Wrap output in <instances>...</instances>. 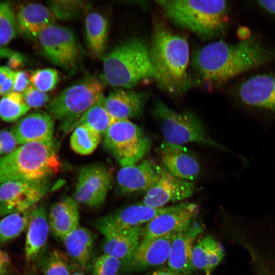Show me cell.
<instances>
[{
    "instance_id": "obj_42",
    "label": "cell",
    "mask_w": 275,
    "mask_h": 275,
    "mask_svg": "<svg viewBox=\"0 0 275 275\" xmlns=\"http://www.w3.org/2000/svg\"><path fill=\"white\" fill-rule=\"evenodd\" d=\"M16 71L12 72L6 81L0 88V96H6L13 92Z\"/></svg>"
},
{
    "instance_id": "obj_1",
    "label": "cell",
    "mask_w": 275,
    "mask_h": 275,
    "mask_svg": "<svg viewBox=\"0 0 275 275\" xmlns=\"http://www.w3.org/2000/svg\"><path fill=\"white\" fill-rule=\"evenodd\" d=\"M149 48L157 86L173 96L184 94L193 86L186 37L157 19L153 23Z\"/></svg>"
},
{
    "instance_id": "obj_48",
    "label": "cell",
    "mask_w": 275,
    "mask_h": 275,
    "mask_svg": "<svg viewBox=\"0 0 275 275\" xmlns=\"http://www.w3.org/2000/svg\"><path fill=\"white\" fill-rule=\"evenodd\" d=\"M70 275H86V274L80 271H78V270L73 271L72 270Z\"/></svg>"
},
{
    "instance_id": "obj_47",
    "label": "cell",
    "mask_w": 275,
    "mask_h": 275,
    "mask_svg": "<svg viewBox=\"0 0 275 275\" xmlns=\"http://www.w3.org/2000/svg\"><path fill=\"white\" fill-rule=\"evenodd\" d=\"M257 275H275V268H269L262 270Z\"/></svg>"
},
{
    "instance_id": "obj_46",
    "label": "cell",
    "mask_w": 275,
    "mask_h": 275,
    "mask_svg": "<svg viewBox=\"0 0 275 275\" xmlns=\"http://www.w3.org/2000/svg\"><path fill=\"white\" fill-rule=\"evenodd\" d=\"M13 71L7 66H0V88L6 81Z\"/></svg>"
},
{
    "instance_id": "obj_19",
    "label": "cell",
    "mask_w": 275,
    "mask_h": 275,
    "mask_svg": "<svg viewBox=\"0 0 275 275\" xmlns=\"http://www.w3.org/2000/svg\"><path fill=\"white\" fill-rule=\"evenodd\" d=\"M53 118L46 111H35L19 119L10 131L18 145L53 140Z\"/></svg>"
},
{
    "instance_id": "obj_40",
    "label": "cell",
    "mask_w": 275,
    "mask_h": 275,
    "mask_svg": "<svg viewBox=\"0 0 275 275\" xmlns=\"http://www.w3.org/2000/svg\"><path fill=\"white\" fill-rule=\"evenodd\" d=\"M12 264L8 254L0 249V275H9Z\"/></svg>"
},
{
    "instance_id": "obj_11",
    "label": "cell",
    "mask_w": 275,
    "mask_h": 275,
    "mask_svg": "<svg viewBox=\"0 0 275 275\" xmlns=\"http://www.w3.org/2000/svg\"><path fill=\"white\" fill-rule=\"evenodd\" d=\"M48 182L10 181L0 186V216L29 210L47 193Z\"/></svg>"
},
{
    "instance_id": "obj_22",
    "label": "cell",
    "mask_w": 275,
    "mask_h": 275,
    "mask_svg": "<svg viewBox=\"0 0 275 275\" xmlns=\"http://www.w3.org/2000/svg\"><path fill=\"white\" fill-rule=\"evenodd\" d=\"M148 98L146 92L117 88L104 98V106L115 121L129 120L142 114Z\"/></svg>"
},
{
    "instance_id": "obj_36",
    "label": "cell",
    "mask_w": 275,
    "mask_h": 275,
    "mask_svg": "<svg viewBox=\"0 0 275 275\" xmlns=\"http://www.w3.org/2000/svg\"><path fill=\"white\" fill-rule=\"evenodd\" d=\"M121 266V260L103 253L94 260L92 275H117Z\"/></svg>"
},
{
    "instance_id": "obj_32",
    "label": "cell",
    "mask_w": 275,
    "mask_h": 275,
    "mask_svg": "<svg viewBox=\"0 0 275 275\" xmlns=\"http://www.w3.org/2000/svg\"><path fill=\"white\" fill-rule=\"evenodd\" d=\"M18 33L15 11L11 2L0 1V47H6Z\"/></svg>"
},
{
    "instance_id": "obj_5",
    "label": "cell",
    "mask_w": 275,
    "mask_h": 275,
    "mask_svg": "<svg viewBox=\"0 0 275 275\" xmlns=\"http://www.w3.org/2000/svg\"><path fill=\"white\" fill-rule=\"evenodd\" d=\"M153 114L157 119L164 142L182 145L197 143L228 151L207 132L198 116L192 111L176 112L159 98H155Z\"/></svg>"
},
{
    "instance_id": "obj_23",
    "label": "cell",
    "mask_w": 275,
    "mask_h": 275,
    "mask_svg": "<svg viewBox=\"0 0 275 275\" xmlns=\"http://www.w3.org/2000/svg\"><path fill=\"white\" fill-rule=\"evenodd\" d=\"M15 17L18 33L30 39L39 34L56 20L49 7L38 3L21 4L17 6Z\"/></svg>"
},
{
    "instance_id": "obj_25",
    "label": "cell",
    "mask_w": 275,
    "mask_h": 275,
    "mask_svg": "<svg viewBox=\"0 0 275 275\" xmlns=\"http://www.w3.org/2000/svg\"><path fill=\"white\" fill-rule=\"evenodd\" d=\"M225 254L219 241L211 235L201 238L194 245L192 262L195 269L202 271L205 275H211L219 264Z\"/></svg>"
},
{
    "instance_id": "obj_9",
    "label": "cell",
    "mask_w": 275,
    "mask_h": 275,
    "mask_svg": "<svg viewBox=\"0 0 275 275\" xmlns=\"http://www.w3.org/2000/svg\"><path fill=\"white\" fill-rule=\"evenodd\" d=\"M42 54L51 63L67 71L78 65L81 50L73 33L68 28L53 24L37 38Z\"/></svg>"
},
{
    "instance_id": "obj_6",
    "label": "cell",
    "mask_w": 275,
    "mask_h": 275,
    "mask_svg": "<svg viewBox=\"0 0 275 275\" xmlns=\"http://www.w3.org/2000/svg\"><path fill=\"white\" fill-rule=\"evenodd\" d=\"M266 67L242 75L232 94L242 110L272 118L275 117V67Z\"/></svg>"
},
{
    "instance_id": "obj_10",
    "label": "cell",
    "mask_w": 275,
    "mask_h": 275,
    "mask_svg": "<svg viewBox=\"0 0 275 275\" xmlns=\"http://www.w3.org/2000/svg\"><path fill=\"white\" fill-rule=\"evenodd\" d=\"M111 184V176L104 166L92 164L80 169L75 185L74 200L77 203L99 207L105 201Z\"/></svg>"
},
{
    "instance_id": "obj_34",
    "label": "cell",
    "mask_w": 275,
    "mask_h": 275,
    "mask_svg": "<svg viewBox=\"0 0 275 275\" xmlns=\"http://www.w3.org/2000/svg\"><path fill=\"white\" fill-rule=\"evenodd\" d=\"M72 271L68 257L58 250L51 252L43 263V275H70Z\"/></svg>"
},
{
    "instance_id": "obj_39",
    "label": "cell",
    "mask_w": 275,
    "mask_h": 275,
    "mask_svg": "<svg viewBox=\"0 0 275 275\" xmlns=\"http://www.w3.org/2000/svg\"><path fill=\"white\" fill-rule=\"evenodd\" d=\"M31 85L30 74L26 71H16L13 92L22 93Z\"/></svg>"
},
{
    "instance_id": "obj_14",
    "label": "cell",
    "mask_w": 275,
    "mask_h": 275,
    "mask_svg": "<svg viewBox=\"0 0 275 275\" xmlns=\"http://www.w3.org/2000/svg\"><path fill=\"white\" fill-rule=\"evenodd\" d=\"M195 190L193 182L178 178L163 168L159 180L146 192L141 203L152 208L162 207L168 203L190 198Z\"/></svg>"
},
{
    "instance_id": "obj_43",
    "label": "cell",
    "mask_w": 275,
    "mask_h": 275,
    "mask_svg": "<svg viewBox=\"0 0 275 275\" xmlns=\"http://www.w3.org/2000/svg\"><path fill=\"white\" fill-rule=\"evenodd\" d=\"M25 61L24 57L20 53L17 52L9 58L7 66L12 70L16 69L21 66Z\"/></svg>"
},
{
    "instance_id": "obj_18",
    "label": "cell",
    "mask_w": 275,
    "mask_h": 275,
    "mask_svg": "<svg viewBox=\"0 0 275 275\" xmlns=\"http://www.w3.org/2000/svg\"><path fill=\"white\" fill-rule=\"evenodd\" d=\"M203 231L202 225L194 221L174 237L167 261L168 267L175 271L190 275L195 269L192 262L194 243Z\"/></svg>"
},
{
    "instance_id": "obj_12",
    "label": "cell",
    "mask_w": 275,
    "mask_h": 275,
    "mask_svg": "<svg viewBox=\"0 0 275 275\" xmlns=\"http://www.w3.org/2000/svg\"><path fill=\"white\" fill-rule=\"evenodd\" d=\"M198 211V205L194 203L176 204L173 209L157 216L143 226L142 240L178 233L185 229L195 220Z\"/></svg>"
},
{
    "instance_id": "obj_26",
    "label": "cell",
    "mask_w": 275,
    "mask_h": 275,
    "mask_svg": "<svg viewBox=\"0 0 275 275\" xmlns=\"http://www.w3.org/2000/svg\"><path fill=\"white\" fill-rule=\"evenodd\" d=\"M68 255L80 268H88L91 260L94 237L91 232L78 227L62 240Z\"/></svg>"
},
{
    "instance_id": "obj_29",
    "label": "cell",
    "mask_w": 275,
    "mask_h": 275,
    "mask_svg": "<svg viewBox=\"0 0 275 275\" xmlns=\"http://www.w3.org/2000/svg\"><path fill=\"white\" fill-rule=\"evenodd\" d=\"M104 96L86 111L74 124L73 128L79 125L88 126L101 134H104L116 121L109 115L104 104Z\"/></svg>"
},
{
    "instance_id": "obj_38",
    "label": "cell",
    "mask_w": 275,
    "mask_h": 275,
    "mask_svg": "<svg viewBox=\"0 0 275 275\" xmlns=\"http://www.w3.org/2000/svg\"><path fill=\"white\" fill-rule=\"evenodd\" d=\"M17 145L11 131L0 130V156L11 152L17 148Z\"/></svg>"
},
{
    "instance_id": "obj_3",
    "label": "cell",
    "mask_w": 275,
    "mask_h": 275,
    "mask_svg": "<svg viewBox=\"0 0 275 275\" xmlns=\"http://www.w3.org/2000/svg\"><path fill=\"white\" fill-rule=\"evenodd\" d=\"M60 168L53 140L24 144L0 156V186L14 181L46 182Z\"/></svg>"
},
{
    "instance_id": "obj_49",
    "label": "cell",
    "mask_w": 275,
    "mask_h": 275,
    "mask_svg": "<svg viewBox=\"0 0 275 275\" xmlns=\"http://www.w3.org/2000/svg\"><path fill=\"white\" fill-rule=\"evenodd\" d=\"M145 275H151V274H150V273H147V274H145Z\"/></svg>"
},
{
    "instance_id": "obj_33",
    "label": "cell",
    "mask_w": 275,
    "mask_h": 275,
    "mask_svg": "<svg viewBox=\"0 0 275 275\" xmlns=\"http://www.w3.org/2000/svg\"><path fill=\"white\" fill-rule=\"evenodd\" d=\"M48 5L56 19L69 20L79 15L89 4L80 1H53Z\"/></svg>"
},
{
    "instance_id": "obj_20",
    "label": "cell",
    "mask_w": 275,
    "mask_h": 275,
    "mask_svg": "<svg viewBox=\"0 0 275 275\" xmlns=\"http://www.w3.org/2000/svg\"><path fill=\"white\" fill-rule=\"evenodd\" d=\"M176 206L152 208L142 203L131 205L111 212L95 223L115 228L142 226L157 216L173 209Z\"/></svg>"
},
{
    "instance_id": "obj_7",
    "label": "cell",
    "mask_w": 275,
    "mask_h": 275,
    "mask_svg": "<svg viewBox=\"0 0 275 275\" xmlns=\"http://www.w3.org/2000/svg\"><path fill=\"white\" fill-rule=\"evenodd\" d=\"M103 90L99 80L87 77L63 90L46 107L54 118L61 122L63 130L68 131L103 95Z\"/></svg>"
},
{
    "instance_id": "obj_30",
    "label": "cell",
    "mask_w": 275,
    "mask_h": 275,
    "mask_svg": "<svg viewBox=\"0 0 275 275\" xmlns=\"http://www.w3.org/2000/svg\"><path fill=\"white\" fill-rule=\"evenodd\" d=\"M32 208L9 214L0 220L1 245L14 240L26 229Z\"/></svg>"
},
{
    "instance_id": "obj_15",
    "label": "cell",
    "mask_w": 275,
    "mask_h": 275,
    "mask_svg": "<svg viewBox=\"0 0 275 275\" xmlns=\"http://www.w3.org/2000/svg\"><path fill=\"white\" fill-rule=\"evenodd\" d=\"M97 230L104 236L101 248L104 254L122 262L134 253L142 240L143 226L115 228L95 224Z\"/></svg>"
},
{
    "instance_id": "obj_37",
    "label": "cell",
    "mask_w": 275,
    "mask_h": 275,
    "mask_svg": "<svg viewBox=\"0 0 275 275\" xmlns=\"http://www.w3.org/2000/svg\"><path fill=\"white\" fill-rule=\"evenodd\" d=\"M25 102L30 108H38L49 102V95L30 85L22 93Z\"/></svg>"
},
{
    "instance_id": "obj_13",
    "label": "cell",
    "mask_w": 275,
    "mask_h": 275,
    "mask_svg": "<svg viewBox=\"0 0 275 275\" xmlns=\"http://www.w3.org/2000/svg\"><path fill=\"white\" fill-rule=\"evenodd\" d=\"M177 233L142 240L132 255L122 262L126 271H141L167 263L172 241Z\"/></svg>"
},
{
    "instance_id": "obj_21",
    "label": "cell",
    "mask_w": 275,
    "mask_h": 275,
    "mask_svg": "<svg viewBox=\"0 0 275 275\" xmlns=\"http://www.w3.org/2000/svg\"><path fill=\"white\" fill-rule=\"evenodd\" d=\"M26 229L25 258L27 262L34 263L44 252L50 230L48 214L43 205L32 208Z\"/></svg>"
},
{
    "instance_id": "obj_45",
    "label": "cell",
    "mask_w": 275,
    "mask_h": 275,
    "mask_svg": "<svg viewBox=\"0 0 275 275\" xmlns=\"http://www.w3.org/2000/svg\"><path fill=\"white\" fill-rule=\"evenodd\" d=\"M252 34L251 30L245 26L239 28L237 31V35L239 40H244L249 38Z\"/></svg>"
},
{
    "instance_id": "obj_35",
    "label": "cell",
    "mask_w": 275,
    "mask_h": 275,
    "mask_svg": "<svg viewBox=\"0 0 275 275\" xmlns=\"http://www.w3.org/2000/svg\"><path fill=\"white\" fill-rule=\"evenodd\" d=\"M59 79L58 71L50 68L38 69L30 74L31 84L45 93L53 90Z\"/></svg>"
},
{
    "instance_id": "obj_4",
    "label": "cell",
    "mask_w": 275,
    "mask_h": 275,
    "mask_svg": "<svg viewBox=\"0 0 275 275\" xmlns=\"http://www.w3.org/2000/svg\"><path fill=\"white\" fill-rule=\"evenodd\" d=\"M154 77L149 45L140 37L121 42L103 58V77L112 86L129 89Z\"/></svg>"
},
{
    "instance_id": "obj_28",
    "label": "cell",
    "mask_w": 275,
    "mask_h": 275,
    "mask_svg": "<svg viewBox=\"0 0 275 275\" xmlns=\"http://www.w3.org/2000/svg\"><path fill=\"white\" fill-rule=\"evenodd\" d=\"M101 134L92 128L79 125L74 128L70 138V146L76 153L87 155L92 153L99 144Z\"/></svg>"
},
{
    "instance_id": "obj_16",
    "label": "cell",
    "mask_w": 275,
    "mask_h": 275,
    "mask_svg": "<svg viewBox=\"0 0 275 275\" xmlns=\"http://www.w3.org/2000/svg\"><path fill=\"white\" fill-rule=\"evenodd\" d=\"M163 167L150 160L122 167L117 174V182L121 191L130 194L147 191L159 180Z\"/></svg>"
},
{
    "instance_id": "obj_44",
    "label": "cell",
    "mask_w": 275,
    "mask_h": 275,
    "mask_svg": "<svg viewBox=\"0 0 275 275\" xmlns=\"http://www.w3.org/2000/svg\"><path fill=\"white\" fill-rule=\"evenodd\" d=\"M151 275H186L174 270L168 267H163L157 269L153 271Z\"/></svg>"
},
{
    "instance_id": "obj_41",
    "label": "cell",
    "mask_w": 275,
    "mask_h": 275,
    "mask_svg": "<svg viewBox=\"0 0 275 275\" xmlns=\"http://www.w3.org/2000/svg\"><path fill=\"white\" fill-rule=\"evenodd\" d=\"M254 3L258 8L275 17V0L256 1Z\"/></svg>"
},
{
    "instance_id": "obj_17",
    "label": "cell",
    "mask_w": 275,
    "mask_h": 275,
    "mask_svg": "<svg viewBox=\"0 0 275 275\" xmlns=\"http://www.w3.org/2000/svg\"><path fill=\"white\" fill-rule=\"evenodd\" d=\"M162 167L181 179L193 181L200 172V165L196 156L183 145L163 142L159 148Z\"/></svg>"
},
{
    "instance_id": "obj_24",
    "label": "cell",
    "mask_w": 275,
    "mask_h": 275,
    "mask_svg": "<svg viewBox=\"0 0 275 275\" xmlns=\"http://www.w3.org/2000/svg\"><path fill=\"white\" fill-rule=\"evenodd\" d=\"M48 216L50 230L62 240L79 227L78 203L74 199L65 197L52 205Z\"/></svg>"
},
{
    "instance_id": "obj_2",
    "label": "cell",
    "mask_w": 275,
    "mask_h": 275,
    "mask_svg": "<svg viewBox=\"0 0 275 275\" xmlns=\"http://www.w3.org/2000/svg\"><path fill=\"white\" fill-rule=\"evenodd\" d=\"M173 24L204 40L222 37L229 22V4L223 0L156 1Z\"/></svg>"
},
{
    "instance_id": "obj_27",
    "label": "cell",
    "mask_w": 275,
    "mask_h": 275,
    "mask_svg": "<svg viewBox=\"0 0 275 275\" xmlns=\"http://www.w3.org/2000/svg\"><path fill=\"white\" fill-rule=\"evenodd\" d=\"M85 30L90 52L95 57H101L107 43L108 23L106 19L99 13H90L86 17Z\"/></svg>"
},
{
    "instance_id": "obj_31",
    "label": "cell",
    "mask_w": 275,
    "mask_h": 275,
    "mask_svg": "<svg viewBox=\"0 0 275 275\" xmlns=\"http://www.w3.org/2000/svg\"><path fill=\"white\" fill-rule=\"evenodd\" d=\"M30 108L25 102L22 93L12 92L0 100V117L7 122L17 121Z\"/></svg>"
},
{
    "instance_id": "obj_8",
    "label": "cell",
    "mask_w": 275,
    "mask_h": 275,
    "mask_svg": "<svg viewBox=\"0 0 275 275\" xmlns=\"http://www.w3.org/2000/svg\"><path fill=\"white\" fill-rule=\"evenodd\" d=\"M105 148L122 167L138 163L150 151L152 142L129 120L115 121L104 134Z\"/></svg>"
}]
</instances>
